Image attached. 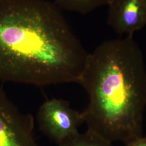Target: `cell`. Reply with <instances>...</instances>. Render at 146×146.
Returning a JSON list of instances; mask_svg holds the SVG:
<instances>
[{
	"mask_svg": "<svg viewBox=\"0 0 146 146\" xmlns=\"http://www.w3.org/2000/svg\"><path fill=\"white\" fill-rule=\"evenodd\" d=\"M88 55L54 3L0 0V81L78 83Z\"/></svg>",
	"mask_w": 146,
	"mask_h": 146,
	"instance_id": "obj_1",
	"label": "cell"
},
{
	"mask_svg": "<svg viewBox=\"0 0 146 146\" xmlns=\"http://www.w3.org/2000/svg\"><path fill=\"white\" fill-rule=\"evenodd\" d=\"M78 84L88 96L87 129L112 143L143 135L146 69L133 36L106 41L89 54Z\"/></svg>",
	"mask_w": 146,
	"mask_h": 146,
	"instance_id": "obj_2",
	"label": "cell"
},
{
	"mask_svg": "<svg viewBox=\"0 0 146 146\" xmlns=\"http://www.w3.org/2000/svg\"><path fill=\"white\" fill-rule=\"evenodd\" d=\"M40 129L57 144L78 131L84 122V113L73 109L67 101L54 98L41 106L36 116Z\"/></svg>",
	"mask_w": 146,
	"mask_h": 146,
	"instance_id": "obj_3",
	"label": "cell"
},
{
	"mask_svg": "<svg viewBox=\"0 0 146 146\" xmlns=\"http://www.w3.org/2000/svg\"><path fill=\"white\" fill-rule=\"evenodd\" d=\"M34 122L0 88V146H40L34 136Z\"/></svg>",
	"mask_w": 146,
	"mask_h": 146,
	"instance_id": "obj_4",
	"label": "cell"
},
{
	"mask_svg": "<svg viewBox=\"0 0 146 146\" xmlns=\"http://www.w3.org/2000/svg\"><path fill=\"white\" fill-rule=\"evenodd\" d=\"M108 7L107 23L116 33L133 36L146 26L145 0H112Z\"/></svg>",
	"mask_w": 146,
	"mask_h": 146,
	"instance_id": "obj_5",
	"label": "cell"
},
{
	"mask_svg": "<svg viewBox=\"0 0 146 146\" xmlns=\"http://www.w3.org/2000/svg\"><path fill=\"white\" fill-rule=\"evenodd\" d=\"M112 0H55L54 4L61 11L86 14L104 5H108Z\"/></svg>",
	"mask_w": 146,
	"mask_h": 146,
	"instance_id": "obj_6",
	"label": "cell"
},
{
	"mask_svg": "<svg viewBox=\"0 0 146 146\" xmlns=\"http://www.w3.org/2000/svg\"><path fill=\"white\" fill-rule=\"evenodd\" d=\"M58 146H114L113 143L93 131L87 129L83 133L70 136L58 144Z\"/></svg>",
	"mask_w": 146,
	"mask_h": 146,
	"instance_id": "obj_7",
	"label": "cell"
},
{
	"mask_svg": "<svg viewBox=\"0 0 146 146\" xmlns=\"http://www.w3.org/2000/svg\"><path fill=\"white\" fill-rule=\"evenodd\" d=\"M125 146H146V134L125 144Z\"/></svg>",
	"mask_w": 146,
	"mask_h": 146,
	"instance_id": "obj_8",
	"label": "cell"
},
{
	"mask_svg": "<svg viewBox=\"0 0 146 146\" xmlns=\"http://www.w3.org/2000/svg\"><path fill=\"white\" fill-rule=\"evenodd\" d=\"M145 3H146V0H145Z\"/></svg>",
	"mask_w": 146,
	"mask_h": 146,
	"instance_id": "obj_9",
	"label": "cell"
}]
</instances>
